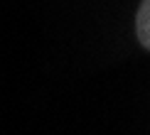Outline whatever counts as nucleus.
Segmentation results:
<instances>
[{
  "label": "nucleus",
  "instance_id": "nucleus-1",
  "mask_svg": "<svg viewBox=\"0 0 150 135\" xmlns=\"http://www.w3.org/2000/svg\"><path fill=\"white\" fill-rule=\"evenodd\" d=\"M135 34H138L140 44L150 47V0H140V8L135 12Z\"/></svg>",
  "mask_w": 150,
  "mask_h": 135
}]
</instances>
